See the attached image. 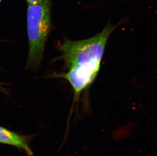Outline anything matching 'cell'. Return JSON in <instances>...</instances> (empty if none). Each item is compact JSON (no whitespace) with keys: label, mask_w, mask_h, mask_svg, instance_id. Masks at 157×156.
<instances>
[{"label":"cell","mask_w":157,"mask_h":156,"mask_svg":"<svg viewBox=\"0 0 157 156\" xmlns=\"http://www.w3.org/2000/svg\"><path fill=\"white\" fill-rule=\"evenodd\" d=\"M123 21L116 25L108 21L102 31L94 36L77 41L66 39L60 46L62 58L68 71L58 77L70 83L75 102L96 79L110 36Z\"/></svg>","instance_id":"obj_1"},{"label":"cell","mask_w":157,"mask_h":156,"mask_svg":"<svg viewBox=\"0 0 157 156\" xmlns=\"http://www.w3.org/2000/svg\"><path fill=\"white\" fill-rule=\"evenodd\" d=\"M51 0L29 5L27 27L29 42L28 66L36 68L43 58L44 47L51 28Z\"/></svg>","instance_id":"obj_2"},{"label":"cell","mask_w":157,"mask_h":156,"mask_svg":"<svg viewBox=\"0 0 157 156\" xmlns=\"http://www.w3.org/2000/svg\"><path fill=\"white\" fill-rule=\"evenodd\" d=\"M0 143L13 146L24 150L28 156H33V151L27 138L1 126H0Z\"/></svg>","instance_id":"obj_3"},{"label":"cell","mask_w":157,"mask_h":156,"mask_svg":"<svg viewBox=\"0 0 157 156\" xmlns=\"http://www.w3.org/2000/svg\"><path fill=\"white\" fill-rule=\"evenodd\" d=\"M41 0H27L29 5L34 4L36 3H38Z\"/></svg>","instance_id":"obj_4"},{"label":"cell","mask_w":157,"mask_h":156,"mask_svg":"<svg viewBox=\"0 0 157 156\" xmlns=\"http://www.w3.org/2000/svg\"><path fill=\"white\" fill-rule=\"evenodd\" d=\"M2 0H0V2H1V1Z\"/></svg>","instance_id":"obj_5"}]
</instances>
